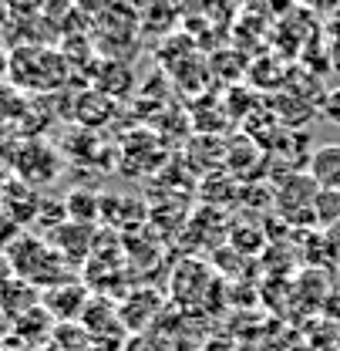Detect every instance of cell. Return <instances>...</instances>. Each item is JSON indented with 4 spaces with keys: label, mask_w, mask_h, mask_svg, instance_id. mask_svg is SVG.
<instances>
[{
    "label": "cell",
    "mask_w": 340,
    "mask_h": 351,
    "mask_svg": "<svg viewBox=\"0 0 340 351\" xmlns=\"http://www.w3.org/2000/svg\"><path fill=\"white\" fill-rule=\"evenodd\" d=\"M10 240H17V219L0 213V247H10Z\"/></svg>",
    "instance_id": "5b68a950"
},
{
    "label": "cell",
    "mask_w": 340,
    "mask_h": 351,
    "mask_svg": "<svg viewBox=\"0 0 340 351\" xmlns=\"http://www.w3.org/2000/svg\"><path fill=\"white\" fill-rule=\"evenodd\" d=\"M0 351H31L27 345H21V341H10V345H3Z\"/></svg>",
    "instance_id": "9c48e42d"
},
{
    "label": "cell",
    "mask_w": 340,
    "mask_h": 351,
    "mask_svg": "<svg viewBox=\"0 0 340 351\" xmlns=\"http://www.w3.org/2000/svg\"><path fill=\"white\" fill-rule=\"evenodd\" d=\"M47 0H7L10 14H38V7H44Z\"/></svg>",
    "instance_id": "8992f818"
},
{
    "label": "cell",
    "mask_w": 340,
    "mask_h": 351,
    "mask_svg": "<svg viewBox=\"0 0 340 351\" xmlns=\"http://www.w3.org/2000/svg\"><path fill=\"white\" fill-rule=\"evenodd\" d=\"M330 64H334V68L340 71V38L334 41V54H330Z\"/></svg>",
    "instance_id": "ba28073f"
},
{
    "label": "cell",
    "mask_w": 340,
    "mask_h": 351,
    "mask_svg": "<svg viewBox=\"0 0 340 351\" xmlns=\"http://www.w3.org/2000/svg\"><path fill=\"white\" fill-rule=\"evenodd\" d=\"M306 176L320 193H340V145H320L306 159Z\"/></svg>",
    "instance_id": "3957f363"
},
{
    "label": "cell",
    "mask_w": 340,
    "mask_h": 351,
    "mask_svg": "<svg viewBox=\"0 0 340 351\" xmlns=\"http://www.w3.org/2000/svg\"><path fill=\"white\" fill-rule=\"evenodd\" d=\"M7 261L14 267V277L34 284V287H57L64 284V257L41 237H17L7 247Z\"/></svg>",
    "instance_id": "7a4b0ae2"
},
{
    "label": "cell",
    "mask_w": 340,
    "mask_h": 351,
    "mask_svg": "<svg viewBox=\"0 0 340 351\" xmlns=\"http://www.w3.org/2000/svg\"><path fill=\"white\" fill-rule=\"evenodd\" d=\"M7 75L17 88L27 91H54L68 78V61L54 47L44 44H17L7 58Z\"/></svg>",
    "instance_id": "6da1fadb"
},
{
    "label": "cell",
    "mask_w": 340,
    "mask_h": 351,
    "mask_svg": "<svg viewBox=\"0 0 340 351\" xmlns=\"http://www.w3.org/2000/svg\"><path fill=\"white\" fill-rule=\"evenodd\" d=\"M10 21V7H7V0H0V27Z\"/></svg>",
    "instance_id": "52a82bcc"
},
{
    "label": "cell",
    "mask_w": 340,
    "mask_h": 351,
    "mask_svg": "<svg viewBox=\"0 0 340 351\" xmlns=\"http://www.w3.org/2000/svg\"><path fill=\"white\" fill-rule=\"evenodd\" d=\"M320 112L334 122V125H340V85L330 88L327 95H324V101H320Z\"/></svg>",
    "instance_id": "277c9868"
}]
</instances>
